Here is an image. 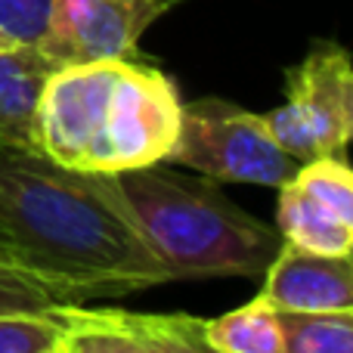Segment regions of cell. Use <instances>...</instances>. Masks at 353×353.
I'll list each match as a JSON object with an SVG mask.
<instances>
[{
    "label": "cell",
    "instance_id": "obj_1",
    "mask_svg": "<svg viewBox=\"0 0 353 353\" xmlns=\"http://www.w3.org/2000/svg\"><path fill=\"white\" fill-rule=\"evenodd\" d=\"M0 263L59 301L121 298L171 282L112 174L0 146Z\"/></svg>",
    "mask_w": 353,
    "mask_h": 353
},
{
    "label": "cell",
    "instance_id": "obj_2",
    "mask_svg": "<svg viewBox=\"0 0 353 353\" xmlns=\"http://www.w3.org/2000/svg\"><path fill=\"white\" fill-rule=\"evenodd\" d=\"M174 81L134 59L59 65L37 99V149L65 168L118 174L159 165L180 134Z\"/></svg>",
    "mask_w": 353,
    "mask_h": 353
},
{
    "label": "cell",
    "instance_id": "obj_3",
    "mask_svg": "<svg viewBox=\"0 0 353 353\" xmlns=\"http://www.w3.org/2000/svg\"><path fill=\"white\" fill-rule=\"evenodd\" d=\"M112 176L171 279L263 276L285 242L279 230L226 199L211 176L176 174L165 161Z\"/></svg>",
    "mask_w": 353,
    "mask_h": 353
},
{
    "label": "cell",
    "instance_id": "obj_4",
    "mask_svg": "<svg viewBox=\"0 0 353 353\" xmlns=\"http://www.w3.org/2000/svg\"><path fill=\"white\" fill-rule=\"evenodd\" d=\"M165 165H180L211 180L273 189L301 171V161L273 140L263 115L217 97L183 103L180 134Z\"/></svg>",
    "mask_w": 353,
    "mask_h": 353
},
{
    "label": "cell",
    "instance_id": "obj_5",
    "mask_svg": "<svg viewBox=\"0 0 353 353\" xmlns=\"http://www.w3.org/2000/svg\"><path fill=\"white\" fill-rule=\"evenodd\" d=\"M353 62L338 43H316L304 62L288 68L285 105L267 112L273 140L301 165L313 159L347 161V109L344 93Z\"/></svg>",
    "mask_w": 353,
    "mask_h": 353
},
{
    "label": "cell",
    "instance_id": "obj_6",
    "mask_svg": "<svg viewBox=\"0 0 353 353\" xmlns=\"http://www.w3.org/2000/svg\"><path fill=\"white\" fill-rule=\"evenodd\" d=\"M59 353H208L205 323L189 313H137L121 307H87L62 301Z\"/></svg>",
    "mask_w": 353,
    "mask_h": 353
},
{
    "label": "cell",
    "instance_id": "obj_7",
    "mask_svg": "<svg viewBox=\"0 0 353 353\" xmlns=\"http://www.w3.org/2000/svg\"><path fill=\"white\" fill-rule=\"evenodd\" d=\"M176 0H53L41 53L56 65L130 59L152 22Z\"/></svg>",
    "mask_w": 353,
    "mask_h": 353
},
{
    "label": "cell",
    "instance_id": "obj_8",
    "mask_svg": "<svg viewBox=\"0 0 353 353\" xmlns=\"http://www.w3.org/2000/svg\"><path fill=\"white\" fill-rule=\"evenodd\" d=\"M261 298L273 310H353V254H319L282 242L263 270Z\"/></svg>",
    "mask_w": 353,
    "mask_h": 353
},
{
    "label": "cell",
    "instance_id": "obj_9",
    "mask_svg": "<svg viewBox=\"0 0 353 353\" xmlns=\"http://www.w3.org/2000/svg\"><path fill=\"white\" fill-rule=\"evenodd\" d=\"M53 68L59 65L37 47H0V146L37 149V99Z\"/></svg>",
    "mask_w": 353,
    "mask_h": 353
},
{
    "label": "cell",
    "instance_id": "obj_10",
    "mask_svg": "<svg viewBox=\"0 0 353 353\" xmlns=\"http://www.w3.org/2000/svg\"><path fill=\"white\" fill-rule=\"evenodd\" d=\"M59 298L0 263V353H59Z\"/></svg>",
    "mask_w": 353,
    "mask_h": 353
},
{
    "label": "cell",
    "instance_id": "obj_11",
    "mask_svg": "<svg viewBox=\"0 0 353 353\" xmlns=\"http://www.w3.org/2000/svg\"><path fill=\"white\" fill-rule=\"evenodd\" d=\"M276 230L282 239L298 248L319 251V254H350L353 232L338 223L323 205L310 199L294 180L279 186V205H276Z\"/></svg>",
    "mask_w": 353,
    "mask_h": 353
},
{
    "label": "cell",
    "instance_id": "obj_12",
    "mask_svg": "<svg viewBox=\"0 0 353 353\" xmlns=\"http://www.w3.org/2000/svg\"><path fill=\"white\" fill-rule=\"evenodd\" d=\"M205 347L214 353H285L279 313L257 294L239 310L208 319Z\"/></svg>",
    "mask_w": 353,
    "mask_h": 353
},
{
    "label": "cell",
    "instance_id": "obj_13",
    "mask_svg": "<svg viewBox=\"0 0 353 353\" xmlns=\"http://www.w3.org/2000/svg\"><path fill=\"white\" fill-rule=\"evenodd\" d=\"M279 313L285 353H353V310Z\"/></svg>",
    "mask_w": 353,
    "mask_h": 353
},
{
    "label": "cell",
    "instance_id": "obj_14",
    "mask_svg": "<svg viewBox=\"0 0 353 353\" xmlns=\"http://www.w3.org/2000/svg\"><path fill=\"white\" fill-rule=\"evenodd\" d=\"M316 205L353 232V168L344 159H313L292 176Z\"/></svg>",
    "mask_w": 353,
    "mask_h": 353
},
{
    "label": "cell",
    "instance_id": "obj_15",
    "mask_svg": "<svg viewBox=\"0 0 353 353\" xmlns=\"http://www.w3.org/2000/svg\"><path fill=\"white\" fill-rule=\"evenodd\" d=\"M53 0H0V34L12 43L41 47L50 25Z\"/></svg>",
    "mask_w": 353,
    "mask_h": 353
},
{
    "label": "cell",
    "instance_id": "obj_16",
    "mask_svg": "<svg viewBox=\"0 0 353 353\" xmlns=\"http://www.w3.org/2000/svg\"><path fill=\"white\" fill-rule=\"evenodd\" d=\"M344 109H347V137L353 143V72L347 78V93H344Z\"/></svg>",
    "mask_w": 353,
    "mask_h": 353
},
{
    "label": "cell",
    "instance_id": "obj_17",
    "mask_svg": "<svg viewBox=\"0 0 353 353\" xmlns=\"http://www.w3.org/2000/svg\"><path fill=\"white\" fill-rule=\"evenodd\" d=\"M3 43H12V41H10V37H6V34H0V47H3Z\"/></svg>",
    "mask_w": 353,
    "mask_h": 353
},
{
    "label": "cell",
    "instance_id": "obj_18",
    "mask_svg": "<svg viewBox=\"0 0 353 353\" xmlns=\"http://www.w3.org/2000/svg\"><path fill=\"white\" fill-rule=\"evenodd\" d=\"M350 254H353V251H350Z\"/></svg>",
    "mask_w": 353,
    "mask_h": 353
}]
</instances>
